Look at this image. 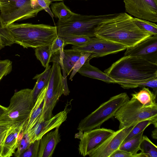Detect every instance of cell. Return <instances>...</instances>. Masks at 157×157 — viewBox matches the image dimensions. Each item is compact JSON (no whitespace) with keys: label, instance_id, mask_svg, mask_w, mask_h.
Segmentation results:
<instances>
[{"label":"cell","instance_id":"obj_1","mask_svg":"<svg viewBox=\"0 0 157 157\" xmlns=\"http://www.w3.org/2000/svg\"><path fill=\"white\" fill-rule=\"evenodd\" d=\"M104 72L123 88H135L139 84L157 77V64L141 58L124 56Z\"/></svg>","mask_w":157,"mask_h":157},{"label":"cell","instance_id":"obj_2","mask_svg":"<svg viewBox=\"0 0 157 157\" xmlns=\"http://www.w3.org/2000/svg\"><path fill=\"white\" fill-rule=\"evenodd\" d=\"M94 34L96 37L121 44L127 48L152 35L139 28L134 17L125 12L118 13L102 21L96 29Z\"/></svg>","mask_w":157,"mask_h":157},{"label":"cell","instance_id":"obj_3","mask_svg":"<svg viewBox=\"0 0 157 157\" xmlns=\"http://www.w3.org/2000/svg\"><path fill=\"white\" fill-rule=\"evenodd\" d=\"M7 28L14 43L24 48L51 45L57 37L56 27L49 25L13 23Z\"/></svg>","mask_w":157,"mask_h":157},{"label":"cell","instance_id":"obj_4","mask_svg":"<svg viewBox=\"0 0 157 157\" xmlns=\"http://www.w3.org/2000/svg\"><path fill=\"white\" fill-rule=\"evenodd\" d=\"M117 13L95 15H82L74 13L66 20H58L56 26L57 36L75 35L95 37V30L99 24Z\"/></svg>","mask_w":157,"mask_h":157},{"label":"cell","instance_id":"obj_5","mask_svg":"<svg viewBox=\"0 0 157 157\" xmlns=\"http://www.w3.org/2000/svg\"><path fill=\"white\" fill-rule=\"evenodd\" d=\"M114 117L119 122V129L135 125L147 120L152 121L157 124V105L144 107L136 99L131 98L122 105Z\"/></svg>","mask_w":157,"mask_h":157},{"label":"cell","instance_id":"obj_6","mask_svg":"<svg viewBox=\"0 0 157 157\" xmlns=\"http://www.w3.org/2000/svg\"><path fill=\"white\" fill-rule=\"evenodd\" d=\"M129 98L126 93H122L110 98L82 119L77 129L81 132L99 128L105 121L114 117L116 113Z\"/></svg>","mask_w":157,"mask_h":157},{"label":"cell","instance_id":"obj_7","mask_svg":"<svg viewBox=\"0 0 157 157\" xmlns=\"http://www.w3.org/2000/svg\"><path fill=\"white\" fill-rule=\"evenodd\" d=\"M0 22L3 28L16 21L34 17L40 11V7H34L31 0H0Z\"/></svg>","mask_w":157,"mask_h":157},{"label":"cell","instance_id":"obj_8","mask_svg":"<svg viewBox=\"0 0 157 157\" xmlns=\"http://www.w3.org/2000/svg\"><path fill=\"white\" fill-rule=\"evenodd\" d=\"M32 89H24L15 92L4 113L13 124H24L34 105Z\"/></svg>","mask_w":157,"mask_h":157},{"label":"cell","instance_id":"obj_9","mask_svg":"<svg viewBox=\"0 0 157 157\" xmlns=\"http://www.w3.org/2000/svg\"><path fill=\"white\" fill-rule=\"evenodd\" d=\"M61 68L58 63H53L43 108L45 120H49L53 116L52 111L59 98L64 93V78L61 73Z\"/></svg>","mask_w":157,"mask_h":157},{"label":"cell","instance_id":"obj_10","mask_svg":"<svg viewBox=\"0 0 157 157\" xmlns=\"http://www.w3.org/2000/svg\"><path fill=\"white\" fill-rule=\"evenodd\" d=\"M72 48L91 53L88 59L115 54L127 48L125 46L97 37H91L89 41L80 46L73 45Z\"/></svg>","mask_w":157,"mask_h":157},{"label":"cell","instance_id":"obj_11","mask_svg":"<svg viewBox=\"0 0 157 157\" xmlns=\"http://www.w3.org/2000/svg\"><path fill=\"white\" fill-rule=\"evenodd\" d=\"M125 11L135 17L157 22V0H123Z\"/></svg>","mask_w":157,"mask_h":157},{"label":"cell","instance_id":"obj_12","mask_svg":"<svg viewBox=\"0 0 157 157\" xmlns=\"http://www.w3.org/2000/svg\"><path fill=\"white\" fill-rule=\"evenodd\" d=\"M135 125L115 131L101 144L92 151L90 157H110L122 144Z\"/></svg>","mask_w":157,"mask_h":157},{"label":"cell","instance_id":"obj_13","mask_svg":"<svg viewBox=\"0 0 157 157\" xmlns=\"http://www.w3.org/2000/svg\"><path fill=\"white\" fill-rule=\"evenodd\" d=\"M115 131L105 128H97L84 132L78 144L79 153L83 156L88 155Z\"/></svg>","mask_w":157,"mask_h":157},{"label":"cell","instance_id":"obj_14","mask_svg":"<svg viewBox=\"0 0 157 157\" xmlns=\"http://www.w3.org/2000/svg\"><path fill=\"white\" fill-rule=\"evenodd\" d=\"M126 49L124 56L137 57L157 64V35L147 37Z\"/></svg>","mask_w":157,"mask_h":157},{"label":"cell","instance_id":"obj_15","mask_svg":"<svg viewBox=\"0 0 157 157\" xmlns=\"http://www.w3.org/2000/svg\"><path fill=\"white\" fill-rule=\"evenodd\" d=\"M69 109L66 107L48 120H44L36 124L28 132L30 143L40 140L45 134L58 127L65 121L67 118Z\"/></svg>","mask_w":157,"mask_h":157},{"label":"cell","instance_id":"obj_16","mask_svg":"<svg viewBox=\"0 0 157 157\" xmlns=\"http://www.w3.org/2000/svg\"><path fill=\"white\" fill-rule=\"evenodd\" d=\"M24 124H13L7 130L0 144V157H10L14 154L23 136Z\"/></svg>","mask_w":157,"mask_h":157},{"label":"cell","instance_id":"obj_17","mask_svg":"<svg viewBox=\"0 0 157 157\" xmlns=\"http://www.w3.org/2000/svg\"><path fill=\"white\" fill-rule=\"evenodd\" d=\"M47 87L42 90L34 103L29 117L24 125V134L28 133L38 122L45 120L43 110Z\"/></svg>","mask_w":157,"mask_h":157},{"label":"cell","instance_id":"obj_18","mask_svg":"<svg viewBox=\"0 0 157 157\" xmlns=\"http://www.w3.org/2000/svg\"><path fill=\"white\" fill-rule=\"evenodd\" d=\"M48 132L40 139L38 157H51L57 144L61 141L59 127Z\"/></svg>","mask_w":157,"mask_h":157},{"label":"cell","instance_id":"obj_19","mask_svg":"<svg viewBox=\"0 0 157 157\" xmlns=\"http://www.w3.org/2000/svg\"><path fill=\"white\" fill-rule=\"evenodd\" d=\"M90 60L87 59L78 71L82 75L100 80L107 83H116V81L108 76L105 73L98 68L91 65Z\"/></svg>","mask_w":157,"mask_h":157},{"label":"cell","instance_id":"obj_20","mask_svg":"<svg viewBox=\"0 0 157 157\" xmlns=\"http://www.w3.org/2000/svg\"><path fill=\"white\" fill-rule=\"evenodd\" d=\"M52 67L48 64L42 73L36 74L33 78L36 80L32 89L33 101L35 103L42 90L48 85L51 72Z\"/></svg>","mask_w":157,"mask_h":157},{"label":"cell","instance_id":"obj_21","mask_svg":"<svg viewBox=\"0 0 157 157\" xmlns=\"http://www.w3.org/2000/svg\"><path fill=\"white\" fill-rule=\"evenodd\" d=\"M81 52L72 48L63 49V56L60 66L67 75L72 70L75 63L80 58Z\"/></svg>","mask_w":157,"mask_h":157},{"label":"cell","instance_id":"obj_22","mask_svg":"<svg viewBox=\"0 0 157 157\" xmlns=\"http://www.w3.org/2000/svg\"><path fill=\"white\" fill-rule=\"evenodd\" d=\"M131 95V98L136 99L144 107H151L157 105L156 95L148 88L143 87L140 91L132 94Z\"/></svg>","mask_w":157,"mask_h":157},{"label":"cell","instance_id":"obj_23","mask_svg":"<svg viewBox=\"0 0 157 157\" xmlns=\"http://www.w3.org/2000/svg\"><path fill=\"white\" fill-rule=\"evenodd\" d=\"M51 11L59 20L62 21L70 17L74 13L64 3L63 1L52 3L51 6Z\"/></svg>","mask_w":157,"mask_h":157},{"label":"cell","instance_id":"obj_24","mask_svg":"<svg viewBox=\"0 0 157 157\" xmlns=\"http://www.w3.org/2000/svg\"><path fill=\"white\" fill-rule=\"evenodd\" d=\"M144 131H142L130 139L122 143L119 148L133 154H136L140 150Z\"/></svg>","mask_w":157,"mask_h":157},{"label":"cell","instance_id":"obj_25","mask_svg":"<svg viewBox=\"0 0 157 157\" xmlns=\"http://www.w3.org/2000/svg\"><path fill=\"white\" fill-rule=\"evenodd\" d=\"M35 55L37 59L41 62L42 66L45 68L51 62L52 54L51 45L40 46L35 48Z\"/></svg>","mask_w":157,"mask_h":157},{"label":"cell","instance_id":"obj_26","mask_svg":"<svg viewBox=\"0 0 157 157\" xmlns=\"http://www.w3.org/2000/svg\"><path fill=\"white\" fill-rule=\"evenodd\" d=\"M140 150L145 157H157V147L146 136H143Z\"/></svg>","mask_w":157,"mask_h":157},{"label":"cell","instance_id":"obj_27","mask_svg":"<svg viewBox=\"0 0 157 157\" xmlns=\"http://www.w3.org/2000/svg\"><path fill=\"white\" fill-rule=\"evenodd\" d=\"M137 26L143 31L152 35H157V25L156 24L150 21L134 17Z\"/></svg>","mask_w":157,"mask_h":157},{"label":"cell","instance_id":"obj_28","mask_svg":"<svg viewBox=\"0 0 157 157\" xmlns=\"http://www.w3.org/2000/svg\"><path fill=\"white\" fill-rule=\"evenodd\" d=\"M151 124H153L155 128H157V124L151 120H147L138 123L134 126L123 143L130 139L141 132L144 131L145 129Z\"/></svg>","mask_w":157,"mask_h":157},{"label":"cell","instance_id":"obj_29","mask_svg":"<svg viewBox=\"0 0 157 157\" xmlns=\"http://www.w3.org/2000/svg\"><path fill=\"white\" fill-rule=\"evenodd\" d=\"M59 37L63 40L66 45L71 44L77 46H80L86 44L89 41L91 38L84 36L75 35L60 36Z\"/></svg>","mask_w":157,"mask_h":157},{"label":"cell","instance_id":"obj_30","mask_svg":"<svg viewBox=\"0 0 157 157\" xmlns=\"http://www.w3.org/2000/svg\"><path fill=\"white\" fill-rule=\"evenodd\" d=\"M1 9L0 6V40L2 44L4 46H10L14 42L7 29L3 28L1 24Z\"/></svg>","mask_w":157,"mask_h":157},{"label":"cell","instance_id":"obj_31","mask_svg":"<svg viewBox=\"0 0 157 157\" xmlns=\"http://www.w3.org/2000/svg\"><path fill=\"white\" fill-rule=\"evenodd\" d=\"M28 133L24 134L19 144L14 155L15 157H21L23 153L27 149L30 144Z\"/></svg>","mask_w":157,"mask_h":157},{"label":"cell","instance_id":"obj_32","mask_svg":"<svg viewBox=\"0 0 157 157\" xmlns=\"http://www.w3.org/2000/svg\"><path fill=\"white\" fill-rule=\"evenodd\" d=\"M66 45L63 40L58 36L51 45V53L52 54L56 52L60 53V63L63 56V48Z\"/></svg>","mask_w":157,"mask_h":157},{"label":"cell","instance_id":"obj_33","mask_svg":"<svg viewBox=\"0 0 157 157\" xmlns=\"http://www.w3.org/2000/svg\"><path fill=\"white\" fill-rule=\"evenodd\" d=\"M40 140H36L30 144L23 153L21 157H38Z\"/></svg>","mask_w":157,"mask_h":157},{"label":"cell","instance_id":"obj_34","mask_svg":"<svg viewBox=\"0 0 157 157\" xmlns=\"http://www.w3.org/2000/svg\"><path fill=\"white\" fill-rule=\"evenodd\" d=\"M91 53L89 52H81L80 56L78 59L75 63L70 77V80H71L75 74L83 65L87 60L88 59Z\"/></svg>","mask_w":157,"mask_h":157},{"label":"cell","instance_id":"obj_35","mask_svg":"<svg viewBox=\"0 0 157 157\" xmlns=\"http://www.w3.org/2000/svg\"><path fill=\"white\" fill-rule=\"evenodd\" d=\"M12 69V62L9 59L0 60V81L10 74Z\"/></svg>","mask_w":157,"mask_h":157},{"label":"cell","instance_id":"obj_36","mask_svg":"<svg viewBox=\"0 0 157 157\" xmlns=\"http://www.w3.org/2000/svg\"><path fill=\"white\" fill-rule=\"evenodd\" d=\"M33 6L35 8L41 7L47 12L53 18L54 15L49 8L53 0H31Z\"/></svg>","mask_w":157,"mask_h":157},{"label":"cell","instance_id":"obj_37","mask_svg":"<svg viewBox=\"0 0 157 157\" xmlns=\"http://www.w3.org/2000/svg\"><path fill=\"white\" fill-rule=\"evenodd\" d=\"M110 157H145L142 152L133 154L119 149L116 150Z\"/></svg>","mask_w":157,"mask_h":157},{"label":"cell","instance_id":"obj_38","mask_svg":"<svg viewBox=\"0 0 157 157\" xmlns=\"http://www.w3.org/2000/svg\"><path fill=\"white\" fill-rule=\"evenodd\" d=\"M149 87L152 89L154 93L157 95V77L152 78L144 82L139 84L138 87Z\"/></svg>","mask_w":157,"mask_h":157},{"label":"cell","instance_id":"obj_39","mask_svg":"<svg viewBox=\"0 0 157 157\" xmlns=\"http://www.w3.org/2000/svg\"><path fill=\"white\" fill-rule=\"evenodd\" d=\"M12 125V122L7 119L4 113L0 117V130L9 128Z\"/></svg>","mask_w":157,"mask_h":157},{"label":"cell","instance_id":"obj_40","mask_svg":"<svg viewBox=\"0 0 157 157\" xmlns=\"http://www.w3.org/2000/svg\"><path fill=\"white\" fill-rule=\"evenodd\" d=\"M155 129L152 132L151 136L152 138L156 140L157 139V129L155 128Z\"/></svg>","mask_w":157,"mask_h":157},{"label":"cell","instance_id":"obj_41","mask_svg":"<svg viewBox=\"0 0 157 157\" xmlns=\"http://www.w3.org/2000/svg\"><path fill=\"white\" fill-rule=\"evenodd\" d=\"M6 109L7 108L0 105V117L6 112Z\"/></svg>","mask_w":157,"mask_h":157},{"label":"cell","instance_id":"obj_42","mask_svg":"<svg viewBox=\"0 0 157 157\" xmlns=\"http://www.w3.org/2000/svg\"><path fill=\"white\" fill-rule=\"evenodd\" d=\"M9 128L0 130V139L5 134L7 130Z\"/></svg>","mask_w":157,"mask_h":157},{"label":"cell","instance_id":"obj_43","mask_svg":"<svg viewBox=\"0 0 157 157\" xmlns=\"http://www.w3.org/2000/svg\"><path fill=\"white\" fill-rule=\"evenodd\" d=\"M4 47V46L0 42V50Z\"/></svg>","mask_w":157,"mask_h":157},{"label":"cell","instance_id":"obj_44","mask_svg":"<svg viewBox=\"0 0 157 157\" xmlns=\"http://www.w3.org/2000/svg\"><path fill=\"white\" fill-rule=\"evenodd\" d=\"M0 42H1V41L0 40Z\"/></svg>","mask_w":157,"mask_h":157},{"label":"cell","instance_id":"obj_45","mask_svg":"<svg viewBox=\"0 0 157 157\" xmlns=\"http://www.w3.org/2000/svg\"><path fill=\"white\" fill-rule=\"evenodd\" d=\"M0 43H1V42H0Z\"/></svg>","mask_w":157,"mask_h":157}]
</instances>
